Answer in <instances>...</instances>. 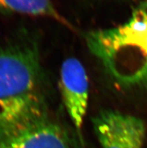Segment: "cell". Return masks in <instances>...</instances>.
<instances>
[{
    "mask_svg": "<svg viewBox=\"0 0 147 148\" xmlns=\"http://www.w3.org/2000/svg\"><path fill=\"white\" fill-rule=\"evenodd\" d=\"M92 125L101 148H144L145 125L134 115L105 110L94 117Z\"/></svg>",
    "mask_w": 147,
    "mask_h": 148,
    "instance_id": "3957f363",
    "label": "cell"
},
{
    "mask_svg": "<svg viewBox=\"0 0 147 148\" xmlns=\"http://www.w3.org/2000/svg\"><path fill=\"white\" fill-rule=\"evenodd\" d=\"M86 41L116 84L126 88L147 85V0L123 24L92 31Z\"/></svg>",
    "mask_w": 147,
    "mask_h": 148,
    "instance_id": "7a4b0ae2",
    "label": "cell"
},
{
    "mask_svg": "<svg viewBox=\"0 0 147 148\" xmlns=\"http://www.w3.org/2000/svg\"><path fill=\"white\" fill-rule=\"evenodd\" d=\"M0 148H78L74 138L50 117L0 141Z\"/></svg>",
    "mask_w": 147,
    "mask_h": 148,
    "instance_id": "5b68a950",
    "label": "cell"
},
{
    "mask_svg": "<svg viewBox=\"0 0 147 148\" xmlns=\"http://www.w3.org/2000/svg\"><path fill=\"white\" fill-rule=\"evenodd\" d=\"M59 89L63 105L76 130L81 133L89 102V79L83 65L68 58L60 69Z\"/></svg>",
    "mask_w": 147,
    "mask_h": 148,
    "instance_id": "277c9868",
    "label": "cell"
},
{
    "mask_svg": "<svg viewBox=\"0 0 147 148\" xmlns=\"http://www.w3.org/2000/svg\"><path fill=\"white\" fill-rule=\"evenodd\" d=\"M49 117L37 45L0 51V141Z\"/></svg>",
    "mask_w": 147,
    "mask_h": 148,
    "instance_id": "6da1fadb",
    "label": "cell"
},
{
    "mask_svg": "<svg viewBox=\"0 0 147 148\" xmlns=\"http://www.w3.org/2000/svg\"><path fill=\"white\" fill-rule=\"evenodd\" d=\"M0 9L23 14L53 19L71 28V25L58 12L51 0H0Z\"/></svg>",
    "mask_w": 147,
    "mask_h": 148,
    "instance_id": "8992f818",
    "label": "cell"
}]
</instances>
